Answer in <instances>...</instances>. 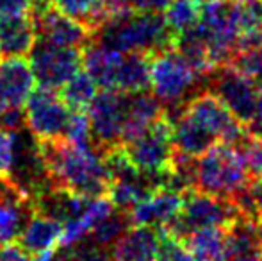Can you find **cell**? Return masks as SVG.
Listing matches in <instances>:
<instances>
[{"mask_svg":"<svg viewBox=\"0 0 262 261\" xmlns=\"http://www.w3.org/2000/svg\"><path fill=\"white\" fill-rule=\"evenodd\" d=\"M194 261H223L230 256L228 227H207L191 233L182 240Z\"/></svg>","mask_w":262,"mask_h":261,"instance_id":"22","label":"cell"},{"mask_svg":"<svg viewBox=\"0 0 262 261\" xmlns=\"http://www.w3.org/2000/svg\"><path fill=\"white\" fill-rule=\"evenodd\" d=\"M164 113L166 109L162 102L150 91L128 93L123 127V145L134 139L136 136L143 134L146 129H150L159 118L164 116Z\"/></svg>","mask_w":262,"mask_h":261,"instance_id":"19","label":"cell"},{"mask_svg":"<svg viewBox=\"0 0 262 261\" xmlns=\"http://www.w3.org/2000/svg\"><path fill=\"white\" fill-rule=\"evenodd\" d=\"M209 79L212 84L210 91H214L243 124L248 127L252 126L260 84L243 75L230 65L216 68L209 75Z\"/></svg>","mask_w":262,"mask_h":261,"instance_id":"11","label":"cell"},{"mask_svg":"<svg viewBox=\"0 0 262 261\" xmlns=\"http://www.w3.org/2000/svg\"><path fill=\"white\" fill-rule=\"evenodd\" d=\"M157 261H194V258L180 238L161 229V247Z\"/></svg>","mask_w":262,"mask_h":261,"instance_id":"30","label":"cell"},{"mask_svg":"<svg viewBox=\"0 0 262 261\" xmlns=\"http://www.w3.org/2000/svg\"><path fill=\"white\" fill-rule=\"evenodd\" d=\"M161 247V229L132 226L113 245L114 261H157Z\"/></svg>","mask_w":262,"mask_h":261,"instance_id":"17","label":"cell"},{"mask_svg":"<svg viewBox=\"0 0 262 261\" xmlns=\"http://www.w3.org/2000/svg\"><path fill=\"white\" fill-rule=\"evenodd\" d=\"M62 227L64 226L59 220L34 211V215L29 218L27 226L24 227V231H21L20 238L16 242L31 256L54 251V249H59V245H61Z\"/></svg>","mask_w":262,"mask_h":261,"instance_id":"20","label":"cell"},{"mask_svg":"<svg viewBox=\"0 0 262 261\" xmlns=\"http://www.w3.org/2000/svg\"><path fill=\"white\" fill-rule=\"evenodd\" d=\"M260 261H262V252H260Z\"/></svg>","mask_w":262,"mask_h":261,"instance_id":"43","label":"cell"},{"mask_svg":"<svg viewBox=\"0 0 262 261\" xmlns=\"http://www.w3.org/2000/svg\"><path fill=\"white\" fill-rule=\"evenodd\" d=\"M173 0H128V6L141 13H164Z\"/></svg>","mask_w":262,"mask_h":261,"instance_id":"34","label":"cell"},{"mask_svg":"<svg viewBox=\"0 0 262 261\" xmlns=\"http://www.w3.org/2000/svg\"><path fill=\"white\" fill-rule=\"evenodd\" d=\"M257 4H259V11H260V22H262V0H257Z\"/></svg>","mask_w":262,"mask_h":261,"instance_id":"41","label":"cell"},{"mask_svg":"<svg viewBox=\"0 0 262 261\" xmlns=\"http://www.w3.org/2000/svg\"><path fill=\"white\" fill-rule=\"evenodd\" d=\"M204 0H173L164 11V20L173 34L179 36L194 27L200 20Z\"/></svg>","mask_w":262,"mask_h":261,"instance_id":"26","label":"cell"},{"mask_svg":"<svg viewBox=\"0 0 262 261\" xmlns=\"http://www.w3.org/2000/svg\"><path fill=\"white\" fill-rule=\"evenodd\" d=\"M55 0H32V13H38L47 7H52Z\"/></svg>","mask_w":262,"mask_h":261,"instance_id":"40","label":"cell"},{"mask_svg":"<svg viewBox=\"0 0 262 261\" xmlns=\"http://www.w3.org/2000/svg\"><path fill=\"white\" fill-rule=\"evenodd\" d=\"M128 93L100 90L91 102L88 115L91 122V143L100 154L123 145V127Z\"/></svg>","mask_w":262,"mask_h":261,"instance_id":"8","label":"cell"},{"mask_svg":"<svg viewBox=\"0 0 262 261\" xmlns=\"http://www.w3.org/2000/svg\"><path fill=\"white\" fill-rule=\"evenodd\" d=\"M171 120V129H173V143H175V152L179 157H186V159H196L204 152H207L212 145H216L217 139L214 138L204 126L191 118L186 111L179 115H168Z\"/></svg>","mask_w":262,"mask_h":261,"instance_id":"16","label":"cell"},{"mask_svg":"<svg viewBox=\"0 0 262 261\" xmlns=\"http://www.w3.org/2000/svg\"><path fill=\"white\" fill-rule=\"evenodd\" d=\"M253 181H262V134H252L241 147Z\"/></svg>","mask_w":262,"mask_h":261,"instance_id":"32","label":"cell"},{"mask_svg":"<svg viewBox=\"0 0 262 261\" xmlns=\"http://www.w3.org/2000/svg\"><path fill=\"white\" fill-rule=\"evenodd\" d=\"M64 138L77 145H93L91 143V122L88 111H73L66 127Z\"/></svg>","mask_w":262,"mask_h":261,"instance_id":"31","label":"cell"},{"mask_svg":"<svg viewBox=\"0 0 262 261\" xmlns=\"http://www.w3.org/2000/svg\"><path fill=\"white\" fill-rule=\"evenodd\" d=\"M152 56L143 52H121L114 70L113 90L123 93H139L150 88Z\"/></svg>","mask_w":262,"mask_h":261,"instance_id":"21","label":"cell"},{"mask_svg":"<svg viewBox=\"0 0 262 261\" xmlns=\"http://www.w3.org/2000/svg\"><path fill=\"white\" fill-rule=\"evenodd\" d=\"M184 197H186V192L173 188V186H161V188L154 190L128 211L132 226H148L156 227V229H164L182 209Z\"/></svg>","mask_w":262,"mask_h":261,"instance_id":"13","label":"cell"},{"mask_svg":"<svg viewBox=\"0 0 262 261\" xmlns=\"http://www.w3.org/2000/svg\"><path fill=\"white\" fill-rule=\"evenodd\" d=\"M31 66L39 88L52 91L61 90L77 72L82 70V50L38 39L31 52Z\"/></svg>","mask_w":262,"mask_h":261,"instance_id":"10","label":"cell"},{"mask_svg":"<svg viewBox=\"0 0 262 261\" xmlns=\"http://www.w3.org/2000/svg\"><path fill=\"white\" fill-rule=\"evenodd\" d=\"M98 90L100 88L93 77L82 68L61 88V98L72 111H88Z\"/></svg>","mask_w":262,"mask_h":261,"instance_id":"24","label":"cell"},{"mask_svg":"<svg viewBox=\"0 0 262 261\" xmlns=\"http://www.w3.org/2000/svg\"><path fill=\"white\" fill-rule=\"evenodd\" d=\"M24 111L25 127L39 142L64 138L66 127L73 113L64 104L61 95L45 88H38L32 91Z\"/></svg>","mask_w":262,"mask_h":261,"instance_id":"9","label":"cell"},{"mask_svg":"<svg viewBox=\"0 0 262 261\" xmlns=\"http://www.w3.org/2000/svg\"><path fill=\"white\" fill-rule=\"evenodd\" d=\"M250 193H252L253 204H255L257 218H259V222L262 226V181H253L252 188H250Z\"/></svg>","mask_w":262,"mask_h":261,"instance_id":"37","label":"cell"},{"mask_svg":"<svg viewBox=\"0 0 262 261\" xmlns=\"http://www.w3.org/2000/svg\"><path fill=\"white\" fill-rule=\"evenodd\" d=\"M34 72L25 57L0 59V115L24 109L34 91Z\"/></svg>","mask_w":262,"mask_h":261,"instance_id":"14","label":"cell"},{"mask_svg":"<svg viewBox=\"0 0 262 261\" xmlns=\"http://www.w3.org/2000/svg\"><path fill=\"white\" fill-rule=\"evenodd\" d=\"M32 13V0H0V20Z\"/></svg>","mask_w":262,"mask_h":261,"instance_id":"33","label":"cell"},{"mask_svg":"<svg viewBox=\"0 0 262 261\" xmlns=\"http://www.w3.org/2000/svg\"><path fill=\"white\" fill-rule=\"evenodd\" d=\"M130 159V163L139 172L156 177L161 183L169 186L171 175L175 172V143H173L171 120L168 113L159 118L150 129L134 139L121 145Z\"/></svg>","mask_w":262,"mask_h":261,"instance_id":"4","label":"cell"},{"mask_svg":"<svg viewBox=\"0 0 262 261\" xmlns=\"http://www.w3.org/2000/svg\"><path fill=\"white\" fill-rule=\"evenodd\" d=\"M228 65L241 72L243 75L255 81L257 84H262V43L237 50L228 61Z\"/></svg>","mask_w":262,"mask_h":261,"instance_id":"28","label":"cell"},{"mask_svg":"<svg viewBox=\"0 0 262 261\" xmlns=\"http://www.w3.org/2000/svg\"><path fill=\"white\" fill-rule=\"evenodd\" d=\"M38 147L52 188L86 198H109L113 175L93 145H77L59 138L38 139Z\"/></svg>","mask_w":262,"mask_h":261,"instance_id":"1","label":"cell"},{"mask_svg":"<svg viewBox=\"0 0 262 261\" xmlns=\"http://www.w3.org/2000/svg\"><path fill=\"white\" fill-rule=\"evenodd\" d=\"M241 215L245 213L232 198L210 195L198 190H187L182 209L173 218V222L168 224L162 231L180 240H186L194 231L232 226Z\"/></svg>","mask_w":262,"mask_h":261,"instance_id":"5","label":"cell"},{"mask_svg":"<svg viewBox=\"0 0 262 261\" xmlns=\"http://www.w3.org/2000/svg\"><path fill=\"white\" fill-rule=\"evenodd\" d=\"M130 227H132L130 213L125 211V209L114 208L109 215L104 216V218L91 229L88 238H90V242H93V244L100 245V247H104V249H109L111 245L116 244L121 234L127 229H130Z\"/></svg>","mask_w":262,"mask_h":261,"instance_id":"25","label":"cell"},{"mask_svg":"<svg viewBox=\"0 0 262 261\" xmlns=\"http://www.w3.org/2000/svg\"><path fill=\"white\" fill-rule=\"evenodd\" d=\"M32 256L18 242H11L0 247V261H32Z\"/></svg>","mask_w":262,"mask_h":261,"instance_id":"35","label":"cell"},{"mask_svg":"<svg viewBox=\"0 0 262 261\" xmlns=\"http://www.w3.org/2000/svg\"><path fill=\"white\" fill-rule=\"evenodd\" d=\"M0 192H2V183H0Z\"/></svg>","mask_w":262,"mask_h":261,"instance_id":"42","label":"cell"},{"mask_svg":"<svg viewBox=\"0 0 262 261\" xmlns=\"http://www.w3.org/2000/svg\"><path fill=\"white\" fill-rule=\"evenodd\" d=\"M184 111L200 126H204L221 143L243 147L252 136L250 127L243 124L228 109V106L210 90L193 95L184 104Z\"/></svg>","mask_w":262,"mask_h":261,"instance_id":"7","label":"cell"},{"mask_svg":"<svg viewBox=\"0 0 262 261\" xmlns=\"http://www.w3.org/2000/svg\"><path fill=\"white\" fill-rule=\"evenodd\" d=\"M38 42L32 13L0 20V59L31 56Z\"/></svg>","mask_w":262,"mask_h":261,"instance_id":"18","label":"cell"},{"mask_svg":"<svg viewBox=\"0 0 262 261\" xmlns=\"http://www.w3.org/2000/svg\"><path fill=\"white\" fill-rule=\"evenodd\" d=\"M32 261H57V249H54V251L41 252V254L32 256Z\"/></svg>","mask_w":262,"mask_h":261,"instance_id":"39","label":"cell"},{"mask_svg":"<svg viewBox=\"0 0 262 261\" xmlns=\"http://www.w3.org/2000/svg\"><path fill=\"white\" fill-rule=\"evenodd\" d=\"M98 43L120 52L154 54L175 47L173 31L168 27L161 13L125 11L109 18L95 34Z\"/></svg>","mask_w":262,"mask_h":261,"instance_id":"3","label":"cell"},{"mask_svg":"<svg viewBox=\"0 0 262 261\" xmlns=\"http://www.w3.org/2000/svg\"><path fill=\"white\" fill-rule=\"evenodd\" d=\"M252 134H262V84L259 86V95H257V106H255V116L250 126Z\"/></svg>","mask_w":262,"mask_h":261,"instance_id":"36","label":"cell"},{"mask_svg":"<svg viewBox=\"0 0 262 261\" xmlns=\"http://www.w3.org/2000/svg\"><path fill=\"white\" fill-rule=\"evenodd\" d=\"M18 145H20V134L16 131L0 127V181L6 185L13 183Z\"/></svg>","mask_w":262,"mask_h":261,"instance_id":"27","label":"cell"},{"mask_svg":"<svg viewBox=\"0 0 262 261\" xmlns=\"http://www.w3.org/2000/svg\"><path fill=\"white\" fill-rule=\"evenodd\" d=\"M32 18H34L36 34L41 42L84 50L95 39L90 29L62 14L54 6L38 11V13H32Z\"/></svg>","mask_w":262,"mask_h":261,"instance_id":"12","label":"cell"},{"mask_svg":"<svg viewBox=\"0 0 262 261\" xmlns=\"http://www.w3.org/2000/svg\"><path fill=\"white\" fill-rule=\"evenodd\" d=\"M204 79L189 61L173 47L152 56L150 90L162 102L166 111L184 102Z\"/></svg>","mask_w":262,"mask_h":261,"instance_id":"6","label":"cell"},{"mask_svg":"<svg viewBox=\"0 0 262 261\" xmlns=\"http://www.w3.org/2000/svg\"><path fill=\"white\" fill-rule=\"evenodd\" d=\"M223 261H260V254H255V252H241V254H230Z\"/></svg>","mask_w":262,"mask_h":261,"instance_id":"38","label":"cell"},{"mask_svg":"<svg viewBox=\"0 0 262 261\" xmlns=\"http://www.w3.org/2000/svg\"><path fill=\"white\" fill-rule=\"evenodd\" d=\"M193 190L225 198H239L253 185L241 147L217 142L191 165Z\"/></svg>","mask_w":262,"mask_h":261,"instance_id":"2","label":"cell"},{"mask_svg":"<svg viewBox=\"0 0 262 261\" xmlns=\"http://www.w3.org/2000/svg\"><path fill=\"white\" fill-rule=\"evenodd\" d=\"M54 7L72 20L88 27L93 32V36L109 20V14H107L102 0H55Z\"/></svg>","mask_w":262,"mask_h":261,"instance_id":"23","label":"cell"},{"mask_svg":"<svg viewBox=\"0 0 262 261\" xmlns=\"http://www.w3.org/2000/svg\"><path fill=\"white\" fill-rule=\"evenodd\" d=\"M2 183V181H0ZM34 215L32 195L14 185L2 183L0 192V247L20 238L29 218Z\"/></svg>","mask_w":262,"mask_h":261,"instance_id":"15","label":"cell"},{"mask_svg":"<svg viewBox=\"0 0 262 261\" xmlns=\"http://www.w3.org/2000/svg\"><path fill=\"white\" fill-rule=\"evenodd\" d=\"M57 261H111L109 249H104L93 242H79L72 247H64L61 256L57 254Z\"/></svg>","mask_w":262,"mask_h":261,"instance_id":"29","label":"cell"}]
</instances>
